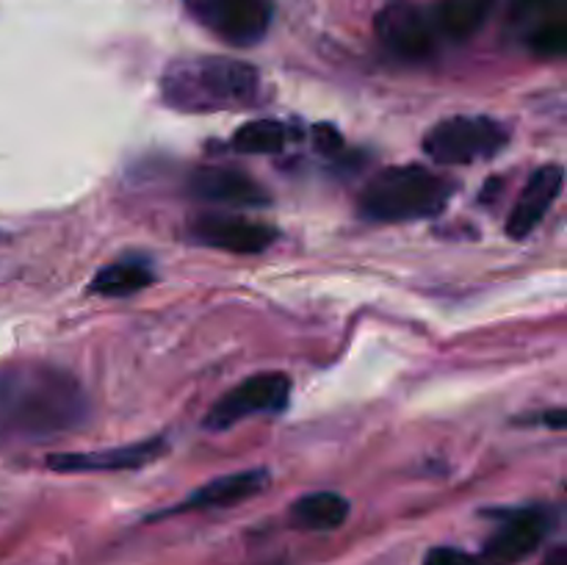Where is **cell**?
Here are the masks:
<instances>
[{
  "label": "cell",
  "mask_w": 567,
  "mask_h": 565,
  "mask_svg": "<svg viewBox=\"0 0 567 565\" xmlns=\"http://www.w3.org/2000/svg\"><path fill=\"white\" fill-rule=\"evenodd\" d=\"M269 482V474L264 469H249L238 471V474L216 476V480L205 482L203 487L192 493L181 507H175V513L181 510H210V507H233V504H241L247 499H252L255 493H260Z\"/></svg>",
  "instance_id": "13"
},
{
  "label": "cell",
  "mask_w": 567,
  "mask_h": 565,
  "mask_svg": "<svg viewBox=\"0 0 567 565\" xmlns=\"http://www.w3.org/2000/svg\"><path fill=\"white\" fill-rule=\"evenodd\" d=\"M188 14L236 48H249L266 37L275 17L271 0H183Z\"/></svg>",
  "instance_id": "5"
},
{
  "label": "cell",
  "mask_w": 567,
  "mask_h": 565,
  "mask_svg": "<svg viewBox=\"0 0 567 565\" xmlns=\"http://www.w3.org/2000/svg\"><path fill=\"white\" fill-rule=\"evenodd\" d=\"M493 6H496V0H441L432 17H435V25L443 37L465 42L485 25Z\"/></svg>",
  "instance_id": "15"
},
{
  "label": "cell",
  "mask_w": 567,
  "mask_h": 565,
  "mask_svg": "<svg viewBox=\"0 0 567 565\" xmlns=\"http://www.w3.org/2000/svg\"><path fill=\"white\" fill-rule=\"evenodd\" d=\"M529 48L543 59H559L567 50V22H548V25L529 31Z\"/></svg>",
  "instance_id": "19"
},
{
  "label": "cell",
  "mask_w": 567,
  "mask_h": 565,
  "mask_svg": "<svg viewBox=\"0 0 567 565\" xmlns=\"http://www.w3.org/2000/svg\"><path fill=\"white\" fill-rule=\"evenodd\" d=\"M291 397V380L282 371H264L252 374L236 388L225 393L214 408L208 410L205 427L208 430H227L238 421L258 413H280Z\"/></svg>",
  "instance_id": "6"
},
{
  "label": "cell",
  "mask_w": 567,
  "mask_h": 565,
  "mask_svg": "<svg viewBox=\"0 0 567 565\" xmlns=\"http://www.w3.org/2000/svg\"><path fill=\"white\" fill-rule=\"evenodd\" d=\"M188 192L192 197L214 205H230V208H258L269 203V194L238 170H225V166H203L188 177Z\"/></svg>",
  "instance_id": "10"
},
{
  "label": "cell",
  "mask_w": 567,
  "mask_h": 565,
  "mask_svg": "<svg viewBox=\"0 0 567 565\" xmlns=\"http://www.w3.org/2000/svg\"><path fill=\"white\" fill-rule=\"evenodd\" d=\"M349 518V502L336 491H316L291 504V524L310 532L338 530Z\"/></svg>",
  "instance_id": "14"
},
{
  "label": "cell",
  "mask_w": 567,
  "mask_h": 565,
  "mask_svg": "<svg viewBox=\"0 0 567 565\" xmlns=\"http://www.w3.org/2000/svg\"><path fill=\"white\" fill-rule=\"evenodd\" d=\"M424 565H482V563H480V554L463 552V548H454V546H437V548H430Z\"/></svg>",
  "instance_id": "20"
},
{
  "label": "cell",
  "mask_w": 567,
  "mask_h": 565,
  "mask_svg": "<svg viewBox=\"0 0 567 565\" xmlns=\"http://www.w3.org/2000/svg\"><path fill=\"white\" fill-rule=\"evenodd\" d=\"M377 37L391 50L393 55L404 61H424L435 53V44L441 31L435 25V17L430 11L410 3H391L377 14L374 20Z\"/></svg>",
  "instance_id": "7"
},
{
  "label": "cell",
  "mask_w": 567,
  "mask_h": 565,
  "mask_svg": "<svg viewBox=\"0 0 567 565\" xmlns=\"http://www.w3.org/2000/svg\"><path fill=\"white\" fill-rule=\"evenodd\" d=\"M507 142V125L493 116L460 114L441 120L426 131L424 153L441 166H465L496 158Z\"/></svg>",
  "instance_id": "4"
},
{
  "label": "cell",
  "mask_w": 567,
  "mask_h": 565,
  "mask_svg": "<svg viewBox=\"0 0 567 565\" xmlns=\"http://www.w3.org/2000/svg\"><path fill=\"white\" fill-rule=\"evenodd\" d=\"M567 0H513V17L532 25V31L548 22H565Z\"/></svg>",
  "instance_id": "18"
},
{
  "label": "cell",
  "mask_w": 567,
  "mask_h": 565,
  "mask_svg": "<svg viewBox=\"0 0 567 565\" xmlns=\"http://www.w3.org/2000/svg\"><path fill=\"white\" fill-rule=\"evenodd\" d=\"M155 275L147 260H116L94 275L89 291L103 294V297H131L142 288L153 286Z\"/></svg>",
  "instance_id": "16"
},
{
  "label": "cell",
  "mask_w": 567,
  "mask_h": 565,
  "mask_svg": "<svg viewBox=\"0 0 567 565\" xmlns=\"http://www.w3.org/2000/svg\"><path fill=\"white\" fill-rule=\"evenodd\" d=\"M192 236L205 247L236 255H255L277 242V230L266 222L236 214H203L192 222Z\"/></svg>",
  "instance_id": "9"
},
{
  "label": "cell",
  "mask_w": 567,
  "mask_h": 565,
  "mask_svg": "<svg viewBox=\"0 0 567 565\" xmlns=\"http://www.w3.org/2000/svg\"><path fill=\"white\" fill-rule=\"evenodd\" d=\"M164 452V438H147V441L127 443V446L116 449H97V452L50 454L48 465L53 471H61V474H75V471H122L153 463V460L161 458Z\"/></svg>",
  "instance_id": "11"
},
{
  "label": "cell",
  "mask_w": 567,
  "mask_h": 565,
  "mask_svg": "<svg viewBox=\"0 0 567 565\" xmlns=\"http://www.w3.org/2000/svg\"><path fill=\"white\" fill-rule=\"evenodd\" d=\"M546 565H565V548H554V554L546 559Z\"/></svg>",
  "instance_id": "21"
},
{
  "label": "cell",
  "mask_w": 567,
  "mask_h": 565,
  "mask_svg": "<svg viewBox=\"0 0 567 565\" xmlns=\"http://www.w3.org/2000/svg\"><path fill=\"white\" fill-rule=\"evenodd\" d=\"M554 526L548 507H524L504 515L502 526L491 535L480 554L482 565H518L540 548Z\"/></svg>",
  "instance_id": "8"
},
{
  "label": "cell",
  "mask_w": 567,
  "mask_h": 565,
  "mask_svg": "<svg viewBox=\"0 0 567 565\" xmlns=\"http://www.w3.org/2000/svg\"><path fill=\"white\" fill-rule=\"evenodd\" d=\"M166 103L188 114L249 109L260 94V72L247 61L203 55L166 66L161 78Z\"/></svg>",
  "instance_id": "2"
},
{
  "label": "cell",
  "mask_w": 567,
  "mask_h": 565,
  "mask_svg": "<svg viewBox=\"0 0 567 565\" xmlns=\"http://www.w3.org/2000/svg\"><path fill=\"white\" fill-rule=\"evenodd\" d=\"M565 186V170L563 164H546L540 170L532 172V177L526 181L524 192H520L518 203H515L513 214L507 219V233L509 238H526L551 210V205L557 203L559 194Z\"/></svg>",
  "instance_id": "12"
},
{
  "label": "cell",
  "mask_w": 567,
  "mask_h": 565,
  "mask_svg": "<svg viewBox=\"0 0 567 565\" xmlns=\"http://www.w3.org/2000/svg\"><path fill=\"white\" fill-rule=\"evenodd\" d=\"M291 138V131H288L282 122L277 120H258L247 122L244 127H238L236 136H233V150L247 155H271L280 153L282 147Z\"/></svg>",
  "instance_id": "17"
},
{
  "label": "cell",
  "mask_w": 567,
  "mask_h": 565,
  "mask_svg": "<svg viewBox=\"0 0 567 565\" xmlns=\"http://www.w3.org/2000/svg\"><path fill=\"white\" fill-rule=\"evenodd\" d=\"M452 192L454 183L426 166H391L365 183L358 210L371 222L426 219L446 208Z\"/></svg>",
  "instance_id": "3"
},
{
  "label": "cell",
  "mask_w": 567,
  "mask_h": 565,
  "mask_svg": "<svg viewBox=\"0 0 567 565\" xmlns=\"http://www.w3.org/2000/svg\"><path fill=\"white\" fill-rule=\"evenodd\" d=\"M89 399L70 371L50 363L0 366V438L48 441L86 421Z\"/></svg>",
  "instance_id": "1"
}]
</instances>
